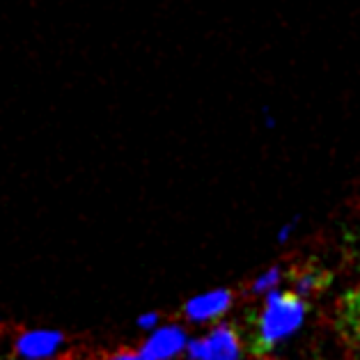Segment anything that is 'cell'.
<instances>
[{"label":"cell","mask_w":360,"mask_h":360,"mask_svg":"<svg viewBox=\"0 0 360 360\" xmlns=\"http://www.w3.org/2000/svg\"><path fill=\"white\" fill-rule=\"evenodd\" d=\"M321 274L319 271H307V274H301L296 278V296H310L314 289L321 287Z\"/></svg>","instance_id":"7"},{"label":"cell","mask_w":360,"mask_h":360,"mask_svg":"<svg viewBox=\"0 0 360 360\" xmlns=\"http://www.w3.org/2000/svg\"><path fill=\"white\" fill-rule=\"evenodd\" d=\"M186 347V333L179 326H165L161 330H156L149 338L143 349H140V358L143 360H170Z\"/></svg>","instance_id":"4"},{"label":"cell","mask_w":360,"mask_h":360,"mask_svg":"<svg viewBox=\"0 0 360 360\" xmlns=\"http://www.w3.org/2000/svg\"><path fill=\"white\" fill-rule=\"evenodd\" d=\"M108 360H143L138 354H131V351H124V354H117V356H112Z\"/></svg>","instance_id":"10"},{"label":"cell","mask_w":360,"mask_h":360,"mask_svg":"<svg viewBox=\"0 0 360 360\" xmlns=\"http://www.w3.org/2000/svg\"><path fill=\"white\" fill-rule=\"evenodd\" d=\"M191 360H239V335L230 326H218L209 335L193 340L188 345Z\"/></svg>","instance_id":"2"},{"label":"cell","mask_w":360,"mask_h":360,"mask_svg":"<svg viewBox=\"0 0 360 360\" xmlns=\"http://www.w3.org/2000/svg\"><path fill=\"white\" fill-rule=\"evenodd\" d=\"M280 278H283V271H280V266H271L262 276L255 278V283L250 285V294H269V292H274V289L278 287V283H280Z\"/></svg>","instance_id":"6"},{"label":"cell","mask_w":360,"mask_h":360,"mask_svg":"<svg viewBox=\"0 0 360 360\" xmlns=\"http://www.w3.org/2000/svg\"><path fill=\"white\" fill-rule=\"evenodd\" d=\"M63 340V333L58 330H25L16 338L14 349L25 360H44L56 354Z\"/></svg>","instance_id":"3"},{"label":"cell","mask_w":360,"mask_h":360,"mask_svg":"<svg viewBox=\"0 0 360 360\" xmlns=\"http://www.w3.org/2000/svg\"><path fill=\"white\" fill-rule=\"evenodd\" d=\"M156 323H159V314H156V312H147V314H143V317L138 319V326L143 330L156 328Z\"/></svg>","instance_id":"9"},{"label":"cell","mask_w":360,"mask_h":360,"mask_svg":"<svg viewBox=\"0 0 360 360\" xmlns=\"http://www.w3.org/2000/svg\"><path fill=\"white\" fill-rule=\"evenodd\" d=\"M230 305H232L230 289H214V292L191 298V301L184 305V314H186L191 321H209V319L221 317Z\"/></svg>","instance_id":"5"},{"label":"cell","mask_w":360,"mask_h":360,"mask_svg":"<svg viewBox=\"0 0 360 360\" xmlns=\"http://www.w3.org/2000/svg\"><path fill=\"white\" fill-rule=\"evenodd\" d=\"M298 225V218H292V221H287L283 227H280V232H278V243H285L289 241V236H292L294 232V227Z\"/></svg>","instance_id":"8"},{"label":"cell","mask_w":360,"mask_h":360,"mask_svg":"<svg viewBox=\"0 0 360 360\" xmlns=\"http://www.w3.org/2000/svg\"><path fill=\"white\" fill-rule=\"evenodd\" d=\"M305 319V301L296 294H283L274 289L266 294V305L259 319V345L271 349L289 338Z\"/></svg>","instance_id":"1"}]
</instances>
